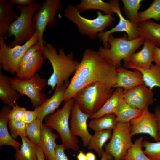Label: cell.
<instances>
[{"instance_id":"cell-29","label":"cell","mask_w":160,"mask_h":160,"mask_svg":"<svg viewBox=\"0 0 160 160\" xmlns=\"http://www.w3.org/2000/svg\"><path fill=\"white\" fill-rule=\"evenodd\" d=\"M134 69L140 71L143 75L145 85L150 89L154 87L160 88V66L152 64L148 69L135 68Z\"/></svg>"},{"instance_id":"cell-19","label":"cell","mask_w":160,"mask_h":160,"mask_svg":"<svg viewBox=\"0 0 160 160\" xmlns=\"http://www.w3.org/2000/svg\"><path fill=\"white\" fill-rule=\"evenodd\" d=\"M10 0H0V38H9V29L12 22L19 16L14 9Z\"/></svg>"},{"instance_id":"cell-20","label":"cell","mask_w":160,"mask_h":160,"mask_svg":"<svg viewBox=\"0 0 160 160\" xmlns=\"http://www.w3.org/2000/svg\"><path fill=\"white\" fill-rule=\"evenodd\" d=\"M11 107L7 105L3 106L0 111V148L5 145H9L17 150L20 148L22 144L11 136L8 132V123L9 114Z\"/></svg>"},{"instance_id":"cell-26","label":"cell","mask_w":160,"mask_h":160,"mask_svg":"<svg viewBox=\"0 0 160 160\" xmlns=\"http://www.w3.org/2000/svg\"><path fill=\"white\" fill-rule=\"evenodd\" d=\"M143 110L131 107L123 98L117 105L114 113L117 122L127 123L130 122L140 116Z\"/></svg>"},{"instance_id":"cell-14","label":"cell","mask_w":160,"mask_h":160,"mask_svg":"<svg viewBox=\"0 0 160 160\" xmlns=\"http://www.w3.org/2000/svg\"><path fill=\"white\" fill-rule=\"evenodd\" d=\"M70 116V127L72 134L80 137L84 147H88L92 136L88 131L87 125V120L90 116L82 112L74 102Z\"/></svg>"},{"instance_id":"cell-30","label":"cell","mask_w":160,"mask_h":160,"mask_svg":"<svg viewBox=\"0 0 160 160\" xmlns=\"http://www.w3.org/2000/svg\"><path fill=\"white\" fill-rule=\"evenodd\" d=\"M112 130L107 129L95 132L89 142L87 149L94 150L99 157H101L104 151L103 149L107 141L111 139Z\"/></svg>"},{"instance_id":"cell-17","label":"cell","mask_w":160,"mask_h":160,"mask_svg":"<svg viewBox=\"0 0 160 160\" xmlns=\"http://www.w3.org/2000/svg\"><path fill=\"white\" fill-rule=\"evenodd\" d=\"M142 49L133 53L127 63L124 65V68L134 69L137 68L143 69L149 68L153 61V44L145 41Z\"/></svg>"},{"instance_id":"cell-44","label":"cell","mask_w":160,"mask_h":160,"mask_svg":"<svg viewBox=\"0 0 160 160\" xmlns=\"http://www.w3.org/2000/svg\"><path fill=\"white\" fill-rule=\"evenodd\" d=\"M154 114L157 119L159 126V140L160 141V106H156L154 108Z\"/></svg>"},{"instance_id":"cell-37","label":"cell","mask_w":160,"mask_h":160,"mask_svg":"<svg viewBox=\"0 0 160 160\" xmlns=\"http://www.w3.org/2000/svg\"><path fill=\"white\" fill-rule=\"evenodd\" d=\"M145 148L144 153L151 160H160V141L152 143L144 141L142 143Z\"/></svg>"},{"instance_id":"cell-4","label":"cell","mask_w":160,"mask_h":160,"mask_svg":"<svg viewBox=\"0 0 160 160\" xmlns=\"http://www.w3.org/2000/svg\"><path fill=\"white\" fill-rule=\"evenodd\" d=\"M97 17L89 19L82 16L75 6L68 3L64 10L63 15L77 26L79 33L91 39L97 37L98 34L110 25L115 18L110 14L103 15L97 12Z\"/></svg>"},{"instance_id":"cell-18","label":"cell","mask_w":160,"mask_h":160,"mask_svg":"<svg viewBox=\"0 0 160 160\" xmlns=\"http://www.w3.org/2000/svg\"><path fill=\"white\" fill-rule=\"evenodd\" d=\"M135 70L132 71L122 66L116 68L117 81L112 88L121 87L125 91L145 85L142 73L140 71Z\"/></svg>"},{"instance_id":"cell-32","label":"cell","mask_w":160,"mask_h":160,"mask_svg":"<svg viewBox=\"0 0 160 160\" xmlns=\"http://www.w3.org/2000/svg\"><path fill=\"white\" fill-rule=\"evenodd\" d=\"M124 5L122 8L126 16L130 20L136 23H139L138 11L141 5L142 0H122Z\"/></svg>"},{"instance_id":"cell-5","label":"cell","mask_w":160,"mask_h":160,"mask_svg":"<svg viewBox=\"0 0 160 160\" xmlns=\"http://www.w3.org/2000/svg\"><path fill=\"white\" fill-rule=\"evenodd\" d=\"M73 98L65 101L63 107L44 118L45 125L57 131L60 135L62 144L66 149L77 151L79 149L77 137L73 135L69 126L71 108L74 103Z\"/></svg>"},{"instance_id":"cell-45","label":"cell","mask_w":160,"mask_h":160,"mask_svg":"<svg viewBox=\"0 0 160 160\" xmlns=\"http://www.w3.org/2000/svg\"><path fill=\"white\" fill-rule=\"evenodd\" d=\"M36 153L38 160H45V157L44 153L37 145L36 147Z\"/></svg>"},{"instance_id":"cell-1","label":"cell","mask_w":160,"mask_h":160,"mask_svg":"<svg viewBox=\"0 0 160 160\" xmlns=\"http://www.w3.org/2000/svg\"><path fill=\"white\" fill-rule=\"evenodd\" d=\"M116 81V68L113 64L97 51L87 48L65 92L64 101L73 98L80 90L92 83H105L112 88Z\"/></svg>"},{"instance_id":"cell-39","label":"cell","mask_w":160,"mask_h":160,"mask_svg":"<svg viewBox=\"0 0 160 160\" xmlns=\"http://www.w3.org/2000/svg\"><path fill=\"white\" fill-rule=\"evenodd\" d=\"M44 47L38 43L30 47L26 51L21 61L20 68L23 66L27 60L37 51L43 50Z\"/></svg>"},{"instance_id":"cell-28","label":"cell","mask_w":160,"mask_h":160,"mask_svg":"<svg viewBox=\"0 0 160 160\" xmlns=\"http://www.w3.org/2000/svg\"><path fill=\"white\" fill-rule=\"evenodd\" d=\"M20 137L22 145L19 149L15 150V160H38L36 153L37 145L32 143L26 136Z\"/></svg>"},{"instance_id":"cell-2","label":"cell","mask_w":160,"mask_h":160,"mask_svg":"<svg viewBox=\"0 0 160 160\" xmlns=\"http://www.w3.org/2000/svg\"><path fill=\"white\" fill-rule=\"evenodd\" d=\"M44 59L48 60L51 64L53 72L47 80V85L51 87L49 94L56 86H61L69 82L70 76L76 72L79 61L73 59V53L66 55L63 49H57L51 43L45 41L44 44Z\"/></svg>"},{"instance_id":"cell-25","label":"cell","mask_w":160,"mask_h":160,"mask_svg":"<svg viewBox=\"0 0 160 160\" xmlns=\"http://www.w3.org/2000/svg\"><path fill=\"white\" fill-rule=\"evenodd\" d=\"M124 89L121 87L116 88L111 97L95 114L91 116V119L97 118L106 114L114 113L119 104L123 98Z\"/></svg>"},{"instance_id":"cell-46","label":"cell","mask_w":160,"mask_h":160,"mask_svg":"<svg viewBox=\"0 0 160 160\" xmlns=\"http://www.w3.org/2000/svg\"><path fill=\"white\" fill-rule=\"evenodd\" d=\"M76 156L78 160H87L86 154L81 150H79V153Z\"/></svg>"},{"instance_id":"cell-35","label":"cell","mask_w":160,"mask_h":160,"mask_svg":"<svg viewBox=\"0 0 160 160\" xmlns=\"http://www.w3.org/2000/svg\"><path fill=\"white\" fill-rule=\"evenodd\" d=\"M42 122L37 118L27 125L26 136L32 143L36 145L38 144L41 139Z\"/></svg>"},{"instance_id":"cell-13","label":"cell","mask_w":160,"mask_h":160,"mask_svg":"<svg viewBox=\"0 0 160 160\" xmlns=\"http://www.w3.org/2000/svg\"><path fill=\"white\" fill-rule=\"evenodd\" d=\"M131 137L138 134H146L156 142L159 140V126L154 114L149 111L148 107L143 110L141 114L130 122Z\"/></svg>"},{"instance_id":"cell-27","label":"cell","mask_w":160,"mask_h":160,"mask_svg":"<svg viewBox=\"0 0 160 160\" xmlns=\"http://www.w3.org/2000/svg\"><path fill=\"white\" fill-rule=\"evenodd\" d=\"M75 6L81 14L91 9L102 11L103 15L110 14L113 15L116 13L111 4L101 0H81L80 3Z\"/></svg>"},{"instance_id":"cell-47","label":"cell","mask_w":160,"mask_h":160,"mask_svg":"<svg viewBox=\"0 0 160 160\" xmlns=\"http://www.w3.org/2000/svg\"><path fill=\"white\" fill-rule=\"evenodd\" d=\"M87 160H96L95 155L92 152H89L86 154Z\"/></svg>"},{"instance_id":"cell-49","label":"cell","mask_w":160,"mask_h":160,"mask_svg":"<svg viewBox=\"0 0 160 160\" xmlns=\"http://www.w3.org/2000/svg\"><path fill=\"white\" fill-rule=\"evenodd\" d=\"M109 160H114L112 158ZM124 160H129L128 159H124Z\"/></svg>"},{"instance_id":"cell-38","label":"cell","mask_w":160,"mask_h":160,"mask_svg":"<svg viewBox=\"0 0 160 160\" xmlns=\"http://www.w3.org/2000/svg\"><path fill=\"white\" fill-rule=\"evenodd\" d=\"M10 110L9 114V120H22L27 110L18 105L13 106Z\"/></svg>"},{"instance_id":"cell-10","label":"cell","mask_w":160,"mask_h":160,"mask_svg":"<svg viewBox=\"0 0 160 160\" xmlns=\"http://www.w3.org/2000/svg\"><path fill=\"white\" fill-rule=\"evenodd\" d=\"M131 128L130 122H117L109 142L104 145L105 151L114 160H124L132 146Z\"/></svg>"},{"instance_id":"cell-33","label":"cell","mask_w":160,"mask_h":160,"mask_svg":"<svg viewBox=\"0 0 160 160\" xmlns=\"http://www.w3.org/2000/svg\"><path fill=\"white\" fill-rule=\"evenodd\" d=\"M139 23L154 19L160 21V0H154L148 9L138 12Z\"/></svg>"},{"instance_id":"cell-7","label":"cell","mask_w":160,"mask_h":160,"mask_svg":"<svg viewBox=\"0 0 160 160\" xmlns=\"http://www.w3.org/2000/svg\"><path fill=\"white\" fill-rule=\"evenodd\" d=\"M40 7L39 2L28 6H16V9L20 13L9 27V38L13 35L15 37L14 40L8 45L10 47L23 45L32 37L36 32L32 26V18Z\"/></svg>"},{"instance_id":"cell-6","label":"cell","mask_w":160,"mask_h":160,"mask_svg":"<svg viewBox=\"0 0 160 160\" xmlns=\"http://www.w3.org/2000/svg\"><path fill=\"white\" fill-rule=\"evenodd\" d=\"M107 41L110 48L105 49L100 47L97 52L109 60L117 68L121 66L122 60L124 61V65L127 63L131 55L143 44L145 40L141 37L129 40L126 34L120 38H115L112 34L108 36Z\"/></svg>"},{"instance_id":"cell-40","label":"cell","mask_w":160,"mask_h":160,"mask_svg":"<svg viewBox=\"0 0 160 160\" xmlns=\"http://www.w3.org/2000/svg\"><path fill=\"white\" fill-rule=\"evenodd\" d=\"M65 149L66 148L62 144H57L55 156L51 160H69L68 157L64 152Z\"/></svg>"},{"instance_id":"cell-34","label":"cell","mask_w":160,"mask_h":160,"mask_svg":"<svg viewBox=\"0 0 160 160\" xmlns=\"http://www.w3.org/2000/svg\"><path fill=\"white\" fill-rule=\"evenodd\" d=\"M143 137L136 139L131 147L128 150L124 159L129 160H151L144 153L142 150Z\"/></svg>"},{"instance_id":"cell-22","label":"cell","mask_w":160,"mask_h":160,"mask_svg":"<svg viewBox=\"0 0 160 160\" xmlns=\"http://www.w3.org/2000/svg\"><path fill=\"white\" fill-rule=\"evenodd\" d=\"M137 30L140 37L145 41L160 48V24L149 20L138 23Z\"/></svg>"},{"instance_id":"cell-11","label":"cell","mask_w":160,"mask_h":160,"mask_svg":"<svg viewBox=\"0 0 160 160\" xmlns=\"http://www.w3.org/2000/svg\"><path fill=\"white\" fill-rule=\"evenodd\" d=\"M63 7V4L59 0H47L42 3L41 6L32 18V26L39 33L38 43L43 47L45 41L43 36L46 27L48 26L52 28L55 25L57 20L56 15L58 14L59 18L61 17L59 11Z\"/></svg>"},{"instance_id":"cell-41","label":"cell","mask_w":160,"mask_h":160,"mask_svg":"<svg viewBox=\"0 0 160 160\" xmlns=\"http://www.w3.org/2000/svg\"><path fill=\"white\" fill-rule=\"evenodd\" d=\"M37 118V114L36 111L27 110L26 113L22 120L24 123L28 124L36 119Z\"/></svg>"},{"instance_id":"cell-21","label":"cell","mask_w":160,"mask_h":160,"mask_svg":"<svg viewBox=\"0 0 160 160\" xmlns=\"http://www.w3.org/2000/svg\"><path fill=\"white\" fill-rule=\"evenodd\" d=\"M51 129L42 122L41 139L37 145L47 160H51L54 157L57 145L55 141L58 137L57 135L52 132Z\"/></svg>"},{"instance_id":"cell-12","label":"cell","mask_w":160,"mask_h":160,"mask_svg":"<svg viewBox=\"0 0 160 160\" xmlns=\"http://www.w3.org/2000/svg\"><path fill=\"white\" fill-rule=\"evenodd\" d=\"M109 2L111 4L116 13L118 15L119 20L118 24L115 27L109 30L98 34L97 37L102 42L103 48L107 49L110 47L107 41L108 37L113 33L125 31L127 34V39L129 40H135L140 37L137 30L138 24L124 18L120 10L119 1L111 0L109 1Z\"/></svg>"},{"instance_id":"cell-9","label":"cell","mask_w":160,"mask_h":160,"mask_svg":"<svg viewBox=\"0 0 160 160\" xmlns=\"http://www.w3.org/2000/svg\"><path fill=\"white\" fill-rule=\"evenodd\" d=\"M10 83L22 97L25 95L30 99L34 108L41 105L48 99L42 92L47 85V80L41 77L38 73L28 79H21L17 76L11 77Z\"/></svg>"},{"instance_id":"cell-3","label":"cell","mask_w":160,"mask_h":160,"mask_svg":"<svg viewBox=\"0 0 160 160\" xmlns=\"http://www.w3.org/2000/svg\"><path fill=\"white\" fill-rule=\"evenodd\" d=\"M112 88L105 83L95 82L80 90L73 98L81 111L91 116L99 110L111 97Z\"/></svg>"},{"instance_id":"cell-36","label":"cell","mask_w":160,"mask_h":160,"mask_svg":"<svg viewBox=\"0 0 160 160\" xmlns=\"http://www.w3.org/2000/svg\"><path fill=\"white\" fill-rule=\"evenodd\" d=\"M27 125L22 120H9L8 127L12 137L15 140L19 136H26Z\"/></svg>"},{"instance_id":"cell-48","label":"cell","mask_w":160,"mask_h":160,"mask_svg":"<svg viewBox=\"0 0 160 160\" xmlns=\"http://www.w3.org/2000/svg\"><path fill=\"white\" fill-rule=\"evenodd\" d=\"M101 157L100 160H109L112 158L106 153L104 150L102 153Z\"/></svg>"},{"instance_id":"cell-16","label":"cell","mask_w":160,"mask_h":160,"mask_svg":"<svg viewBox=\"0 0 160 160\" xmlns=\"http://www.w3.org/2000/svg\"><path fill=\"white\" fill-rule=\"evenodd\" d=\"M70 82L65 83L61 86H56L51 97L48 99L41 105L34 108L37 114V118L43 122L44 118L52 114L58 109L64 101V95Z\"/></svg>"},{"instance_id":"cell-15","label":"cell","mask_w":160,"mask_h":160,"mask_svg":"<svg viewBox=\"0 0 160 160\" xmlns=\"http://www.w3.org/2000/svg\"><path fill=\"white\" fill-rule=\"evenodd\" d=\"M153 95L152 90L143 85L124 91L123 98L132 107L143 110L154 103Z\"/></svg>"},{"instance_id":"cell-31","label":"cell","mask_w":160,"mask_h":160,"mask_svg":"<svg viewBox=\"0 0 160 160\" xmlns=\"http://www.w3.org/2000/svg\"><path fill=\"white\" fill-rule=\"evenodd\" d=\"M116 118L114 113L106 114L99 118L92 119L89 126L95 132L105 130H113L117 122Z\"/></svg>"},{"instance_id":"cell-43","label":"cell","mask_w":160,"mask_h":160,"mask_svg":"<svg viewBox=\"0 0 160 160\" xmlns=\"http://www.w3.org/2000/svg\"><path fill=\"white\" fill-rule=\"evenodd\" d=\"M153 61L155 64L160 66V48L155 47L153 52Z\"/></svg>"},{"instance_id":"cell-42","label":"cell","mask_w":160,"mask_h":160,"mask_svg":"<svg viewBox=\"0 0 160 160\" xmlns=\"http://www.w3.org/2000/svg\"><path fill=\"white\" fill-rule=\"evenodd\" d=\"M10 1L14 5L16 4L23 6H28L38 2L36 0H10Z\"/></svg>"},{"instance_id":"cell-24","label":"cell","mask_w":160,"mask_h":160,"mask_svg":"<svg viewBox=\"0 0 160 160\" xmlns=\"http://www.w3.org/2000/svg\"><path fill=\"white\" fill-rule=\"evenodd\" d=\"M44 59L43 50L37 51L23 66L19 68L16 73L17 76L22 80L32 78L37 71L42 66Z\"/></svg>"},{"instance_id":"cell-8","label":"cell","mask_w":160,"mask_h":160,"mask_svg":"<svg viewBox=\"0 0 160 160\" xmlns=\"http://www.w3.org/2000/svg\"><path fill=\"white\" fill-rule=\"evenodd\" d=\"M39 38L38 33L36 31L24 44L10 47L0 38V68L12 74H16L25 52L31 46L38 43Z\"/></svg>"},{"instance_id":"cell-23","label":"cell","mask_w":160,"mask_h":160,"mask_svg":"<svg viewBox=\"0 0 160 160\" xmlns=\"http://www.w3.org/2000/svg\"><path fill=\"white\" fill-rule=\"evenodd\" d=\"M0 99L5 105L11 108L18 105L20 94L11 85V77L3 74L0 68Z\"/></svg>"}]
</instances>
